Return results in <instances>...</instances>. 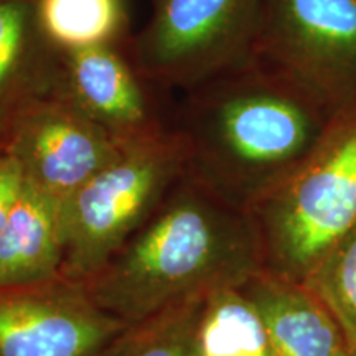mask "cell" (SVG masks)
I'll return each mask as SVG.
<instances>
[{
    "instance_id": "cell-1",
    "label": "cell",
    "mask_w": 356,
    "mask_h": 356,
    "mask_svg": "<svg viewBox=\"0 0 356 356\" xmlns=\"http://www.w3.org/2000/svg\"><path fill=\"white\" fill-rule=\"evenodd\" d=\"M208 84L200 101L204 131L218 152L244 170L302 163L338 113L259 60Z\"/></svg>"
},
{
    "instance_id": "cell-2",
    "label": "cell",
    "mask_w": 356,
    "mask_h": 356,
    "mask_svg": "<svg viewBox=\"0 0 356 356\" xmlns=\"http://www.w3.org/2000/svg\"><path fill=\"white\" fill-rule=\"evenodd\" d=\"M175 167V150L167 142L129 139L109 165L63 203L66 269L71 274L99 269L150 210Z\"/></svg>"
},
{
    "instance_id": "cell-3",
    "label": "cell",
    "mask_w": 356,
    "mask_h": 356,
    "mask_svg": "<svg viewBox=\"0 0 356 356\" xmlns=\"http://www.w3.org/2000/svg\"><path fill=\"white\" fill-rule=\"evenodd\" d=\"M262 0H157L139 37L147 73L204 84L256 60Z\"/></svg>"
},
{
    "instance_id": "cell-4",
    "label": "cell",
    "mask_w": 356,
    "mask_h": 356,
    "mask_svg": "<svg viewBox=\"0 0 356 356\" xmlns=\"http://www.w3.org/2000/svg\"><path fill=\"white\" fill-rule=\"evenodd\" d=\"M280 248L299 266L323 259L356 228V104L338 111L273 204Z\"/></svg>"
},
{
    "instance_id": "cell-5",
    "label": "cell",
    "mask_w": 356,
    "mask_h": 356,
    "mask_svg": "<svg viewBox=\"0 0 356 356\" xmlns=\"http://www.w3.org/2000/svg\"><path fill=\"white\" fill-rule=\"evenodd\" d=\"M256 60L332 109L356 104V0H262Z\"/></svg>"
},
{
    "instance_id": "cell-6",
    "label": "cell",
    "mask_w": 356,
    "mask_h": 356,
    "mask_svg": "<svg viewBox=\"0 0 356 356\" xmlns=\"http://www.w3.org/2000/svg\"><path fill=\"white\" fill-rule=\"evenodd\" d=\"M2 134L26 181L61 204L109 165L129 140L66 99L40 97L24 102L7 119Z\"/></svg>"
},
{
    "instance_id": "cell-7",
    "label": "cell",
    "mask_w": 356,
    "mask_h": 356,
    "mask_svg": "<svg viewBox=\"0 0 356 356\" xmlns=\"http://www.w3.org/2000/svg\"><path fill=\"white\" fill-rule=\"evenodd\" d=\"M218 249L216 222L195 200L163 213L132 244L106 291L113 307L142 315L180 296L208 273Z\"/></svg>"
},
{
    "instance_id": "cell-8",
    "label": "cell",
    "mask_w": 356,
    "mask_h": 356,
    "mask_svg": "<svg viewBox=\"0 0 356 356\" xmlns=\"http://www.w3.org/2000/svg\"><path fill=\"white\" fill-rule=\"evenodd\" d=\"M115 328L78 300L0 291V356H92Z\"/></svg>"
},
{
    "instance_id": "cell-9",
    "label": "cell",
    "mask_w": 356,
    "mask_h": 356,
    "mask_svg": "<svg viewBox=\"0 0 356 356\" xmlns=\"http://www.w3.org/2000/svg\"><path fill=\"white\" fill-rule=\"evenodd\" d=\"M61 208L25 178L0 234V291L38 286L56 274L65 259Z\"/></svg>"
},
{
    "instance_id": "cell-10",
    "label": "cell",
    "mask_w": 356,
    "mask_h": 356,
    "mask_svg": "<svg viewBox=\"0 0 356 356\" xmlns=\"http://www.w3.org/2000/svg\"><path fill=\"white\" fill-rule=\"evenodd\" d=\"M66 101L115 136H140L147 121L144 92L136 76L108 44L68 51Z\"/></svg>"
},
{
    "instance_id": "cell-11",
    "label": "cell",
    "mask_w": 356,
    "mask_h": 356,
    "mask_svg": "<svg viewBox=\"0 0 356 356\" xmlns=\"http://www.w3.org/2000/svg\"><path fill=\"white\" fill-rule=\"evenodd\" d=\"M256 307L266 323L270 356H348L338 323L305 296L267 292Z\"/></svg>"
},
{
    "instance_id": "cell-12",
    "label": "cell",
    "mask_w": 356,
    "mask_h": 356,
    "mask_svg": "<svg viewBox=\"0 0 356 356\" xmlns=\"http://www.w3.org/2000/svg\"><path fill=\"white\" fill-rule=\"evenodd\" d=\"M198 356H270L269 335L256 304L222 293L208 305L193 333Z\"/></svg>"
},
{
    "instance_id": "cell-13",
    "label": "cell",
    "mask_w": 356,
    "mask_h": 356,
    "mask_svg": "<svg viewBox=\"0 0 356 356\" xmlns=\"http://www.w3.org/2000/svg\"><path fill=\"white\" fill-rule=\"evenodd\" d=\"M121 0H38L44 38L66 51L108 44L122 26Z\"/></svg>"
},
{
    "instance_id": "cell-14",
    "label": "cell",
    "mask_w": 356,
    "mask_h": 356,
    "mask_svg": "<svg viewBox=\"0 0 356 356\" xmlns=\"http://www.w3.org/2000/svg\"><path fill=\"white\" fill-rule=\"evenodd\" d=\"M35 22L37 13L26 0H0V122L2 113L10 118V101L19 108L26 102L17 89L29 68Z\"/></svg>"
},
{
    "instance_id": "cell-15",
    "label": "cell",
    "mask_w": 356,
    "mask_h": 356,
    "mask_svg": "<svg viewBox=\"0 0 356 356\" xmlns=\"http://www.w3.org/2000/svg\"><path fill=\"white\" fill-rule=\"evenodd\" d=\"M315 286L343 332L348 348L356 346V228L323 257Z\"/></svg>"
},
{
    "instance_id": "cell-16",
    "label": "cell",
    "mask_w": 356,
    "mask_h": 356,
    "mask_svg": "<svg viewBox=\"0 0 356 356\" xmlns=\"http://www.w3.org/2000/svg\"><path fill=\"white\" fill-rule=\"evenodd\" d=\"M124 356H198L193 337H186L184 328H159L134 341Z\"/></svg>"
},
{
    "instance_id": "cell-17",
    "label": "cell",
    "mask_w": 356,
    "mask_h": 356,
    "mask_svg": "<svg viewBox=\"0 0 356 356\" xmlns=\"http://www.w3.org/2000/svg\"><path fill=\"white\" fill-rule=\"evenodd\" d=\"M25 185V173L20 162L6 140L0 139V234L6 228L13 204Z\"/></svg>"
},
{
    "instance_id": "cell-18",
    "label": "cell",
    "mask_w": 356,
    "mask_h": 356,
    "mask_svg": "<svg viewBox=\"0 0 356 356\" xmlns=\"http://www.w3.org/2000/svg\"><path fill=\"white\" fill-rule=\"evenodd\" d=\"M348 356H356V346H355V348H351V350H350Z\"/></svg>"
},
{
    "instance_id": "cell-19",
    "label": "cell",
    "mask_w": 356,
    "mask_h": 356,
    "mask_svg": "<svg viewBox=\"0 0 356 356\" xmlns=\"http://www.w3.org/2000/svg\"><path fill=\"white\" fill-rule=\"evenodd\" d=\"M0 131H2V129H0Z\"/></svg>"
}]
</instances>
